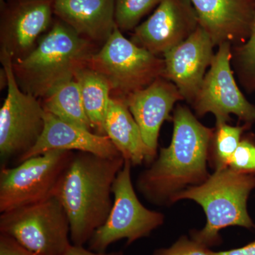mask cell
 <instances>
[{
    "label": "cell",
    "mask_w": 255,
    "mask_h": 255,
    "mask_svg": "<svg viewBox=\"0 0 255 255\" xmlns=\"http://www.w3.org/2000/svg\"><path fill=\"white\" fill-rule=\"evenodd\" d=\"M172 120L170 144L160 149L137 179L139 192L157 206L171 205L178 193L200 185L211 176L207 164L214 129L203 125L184 106H177Z\"/></svg>",
    "instance_id": "obj_1"
},
{
    "label": "cell",
    "mask_w": 255,
    "mask_h": 255,
    "mask_svg": "<svg viewBox=\"0 0 255 255\" xmlns=\"http://www.w3.org/2000/svg\"><path fill=\"white\" fill-rule=\"evenodd\" d=\"M124 163L122 155L111 158L74 152L55 193L68 215L73 246L88 243L107 221L113 206L114 181Z\"/></svg>",
    "instance_id": "obj_2"
},
{
    "label": "cell",
    "mask_w": 255,
    "mask_h": 255,
    "mask_svg": "<svg viewBox=\"0 0 255 255\" xmlns=\"http://www.w3.org/2000/svg\"><path fill=\"white\" fill-rule=\"evenodd\" d=\"M95 52L94 43L59 20L27 55L13 60V71L23 92L43 100L61 84L74 80Z\"/></svg>",
    "instance_id": "obj_3"
},
{
    "label": "cell",
    "mask_w": 255,
    "mask_h": 255,
    "mask_svg": "<svg viewBox=\"0 0 255 255\" xmlns=\"http://www.w3.org/2000/svg\"><path fill=\"white\" fill-rule=\"evenodd\" d=\"M255 188L254 174L239 173L226 167L215 170L200 185L178 193L172 204L189 199L203 208L206 216V226L201 230L191 231L190 237L210 248L221 244L220 231L224 228H255L248 211V198Z\"/></svg>",
    "instance_id": "obj_4"
},
{
    "label": "cell",
    "mask_w": 255,
    "mask_h": 255,
    "mask_svg": "<svg viewBox=\"0 0 255 255\" xmlns=\"http://www.w3.org/2000/svg\"><path fill=\"white\" fill-rule=\"evenodd\" d=\"M87 66L107 80L112 98L122 101L163 77L164 72V59L128 39L117 26Z\"/></svg>",
    "instance_id": "obj_5"
},
{
    "label": "cell",
    "mask_w": 255,
    "mask_h": 255,
    "mask_svg": "<svg viewBox=\"0 0 255 255\" xmlns=\"http://www.w3.org/2000/svg\"><path fill=\"white\" fill-rule=\"evenodd\" d=\"M0 233L38 255H66L73 246L68 216L56 196L1 213Z\"/></svg>",
    "instance_id": "obj_6"
},
{
    "label": "cell",
    "mask_w": 255,
    "mask_h": 255,
    "mask_svg": "<svg viewBox=\"0 0 255 255\" xmlns=\"http://www.w3.org/2000/svg\"><path fill=\"white\" fill-rule=\"evenodd\" d=\"M73 151L54 150L30 157L0 171V212L41 202L55 196Z\"/></svg>",
    "instance_id": "obj_7"
},
{
    "label": "cell",
    "mask_w": 255,
    "mask_h": 255,
    "mask_svg": "<svg viewBox=\"0 0 255 255\" xmlns=\"http://www.w3.org/2000/svg\"><path fill=\"white\" fill-rule=\"evenodd\" d=\"M7 78V94L0 110V156L2 160L20 158L33 147L45 127V110L39 99L18 86L11 55L1 50Z\"/></svg>",
    "instance_id": "obj_8"
},
{
    "label": "cell",
    "mask_w": 255,
    "mask_h": 255,
    "mask_svg": "<svg viewBox=\"0 0 255 255\" xmlns=\"http://www.w3.org/2000/svg\"><path fill=\"white\" fill-rule=\"evenodd\" d=\"M132 164L125 160L113 185L114 203L106 222L88 242L89 249L105 253L115 242L127 240V246L148 237L164 223V215L145 207L135 194L131 181Z\"/></svg>",
    "instance_id": "obj_9"
},
{
    "label": "cell",
    "mask_w": 255,
    "mask_h": 255,
    "mask_svg": "<svg viewBox=\"0 0 255 255\" xmlns=\"http://www.w3.org/2000/svg\"><path fill=\"white\" fill-rule=\"evenodd\" d=\"M231 43H221L196 98L191 103L199 117L214 114L216 125L231 121V114L246 124L255 122V106L248 102L238 87L232 68Z\"/></svg>",
    "instance_id": "obj_10"
},
{
    "label": "cell",
    "mask_w": 255,
    "mask_h": 255,
    "mask_svg": "<svg viewBox=\"0 0 255 255\" xmlns=\"http://www.w3.org/2000/svg\"><path fill=\"white\" fill-rule=\"evenodd\" d=\"M199 26L191 0H162L153 14L135 28L131 41L152 54H164Z\"/></svg>",
    "instance_id": "obj_11"
},
{
    "label": "cell",
    "mask_w": 255,
    "mask_h": 255,
    "mask_svg": "<svg viewBox=\"0 0 255 255\" xmlns=\"http://www.w3.org/2000/svg\"><path fill=\"white\" fill-rule=\"evenodd\" d=\"M215 44L201 26L182 43L164 53L163 78L177 87L184 100L192 103L214 59Z\"/></svg>",
    "instance_id": "obj_12"
},
{
    "label": "cell",
    "mask_w": 255,
    "mask_h": 255,
    "mask_svg": "<svg viewBox=\"0 0 255 255\" xmlns=\"http://www.w3.org/2000/svg\"><path fill=\"white\" fill-rule=\"evenodd\" d=\"M53 14V0H16L6 6L1 18V50L13 60L27 55L50 27Z\"/></svg>",
    "instance_id": "obj_13"
},
{
    "label": "cell",
    "mask_w": 255,
    "mask_h": 255,
    "mask_svg": "<svg viewBox=\"0 0 255 255\" xmlns=\"http://www.w3.org/2000/svg\"><path fill=\"white\" fill-rule=\"evenodd\" d=\"M184 100L177 87L161 77L123 101L140 128L152 163L156 158L161 127L171 119L174 106ZM150 163V164H151Z\"/></svg>",
    "instance_id": "obj_14"
},
{
    "label": "cell",
    "mask_w": 255,
    "mask_h": 255,
    "mask_svg": "<svg viewBox=\"0 0 255 255\" xmlns=\"http://www.w3.org/2000/svg\"><path fill=\"white\" fill-rule=\"evenodd\" d=\"M201 26L215 46L246 43L255 15V0H191Z\"/></svg>",
    "instance_id": "obj_15"
},
{
    "label": "cell",
    "mask_w": 255,
    "mask_h": 255,
    "mask_svg": "<svg viewBox=\"0 0 255 255\" xmlns=\"http://www.w3.org/2000/svg\"><path fill=\"white\" fill-rule=\"evenodd\" d=\"M54 150L90 152L111 158L122 155L107 135H98L45 112V127L41 137L18 162Z\"/></svg>",
    "instance_id": "obj_16"
},
{
    "label": "cell",
    "mask_w": 255,
    "mask_h": 255,
    "mask_svg": "<svg viewBox=\"0 0 255 255\" xmlns=\"http://www.w3.org/2000/svg\"><path fill=\"white\" fill-rule=\"evenodd\" d=\"M53 13L92 43L104 44L117 26L115 0H53Z\"/></svg>",
    "instance_id": "obj_17"
},
{
    "label": "cell",
    "mask_w": 255,
    "mask_h": 255,
    "mask_svg": "<svg viewBox=\"0 0 255 255\" xmlns=\"http://www.w3.org/2000/svg\"><path fill=\"white\" fill-rule=\"evenodd\" d=\"M107 136L132 165L150 164V155L140 128L123 101L111 98L105 122Z\"/></svg>",
    "instance_id": "obj_18"
},
{
    "label": "cell",
    "mask_w": 255,
    "mask_h": 255,
    "mask_svg": "<svg viewBox=\"0 0 255 255\" xmlns=\"http://www.w3.org/2000/svg\"><path fill=\"white\" fill-rule=\"evenodd\" d=\"M81 93L85 112L95 133L106 135L105 122L112 98L110 84L100 73L88 68L80 69L75 77Z\"/></svg>",
    "instance_id": "obj_19"
},
{
    "label": "cell",
    "mask_w": 255,
    "mask_h": 255,
    "mask_svg": "<svg viewBox=\"0 0 255 255\" xmlns=\"http://www.w3.org/2000/svg\"><path fill=\"white\" fill-rule=\"evenodd\" d=\"M43 100L42 105L45 112L93 131L84 107L80 87L75 79L61 84Z\"/></svg>",
    "instance_id": "obj_20"
},
{
    "label": "cell",
    "mask_w": 255,
    "mask_h": 255,
    "mask_svg": "<svg viewBox=\"0 0 255 255\" xmlns=\"http://www.w3.org/2000/svg\"><path fill=\"white\" fill-rule=\"evenodd\" d=\"M248 126L233 127L227 123L216 125L209 150V162L215 170L228 167Z\"/></svg>",
    "instance_id": "obj_21"
},
{
    "label": "cell",
    "mask_w": 255,
    "mask_h": 255,
    "mask_svg": "<svg viewBox=\"0 0 255 255\" xmlns=\"http://www.w3.org/2000/svg\"><path fill=\"white\" fill-rule=\"evenodd\" d=\"M162 0H115L116 25L121 31L135 29L145 15Z\"/></svg>",
    "instance_id": "obj_22"
},
{
    "label": "cell",
    "mask_w": 255,
    "mask_h": 255,
    "mask_svg": "<svg viewBox=\"0 0 255 255\" xmlns=\"http://www.w3.org/2000/svg\"><path fill=\"white\" fill-rule=\"evenodd\" d=\"M233 58L238 75L248 91L255 90V15L251 35L246 43L237 46Z\"/></svg>",
    "instance_id": "obj_23"
},
{
    "label": "cell",
    "mask_w": 255,
    "mask_h": 255,
    "mask_svg": "<svg viewBox=\"0 0 255 255\" xmlns=\"http://www.w3.org/2000/svg\"><path fill=\"white\" fill-rule=\"evenodd\" d=\"M228 167L239 173L255 175V142L253 140L242 139Z\"/></svg>",
    "instance_id": "obj_24"
},
{
    "label": "cell",
    "mask_w": 255,
    "mask_h": 255,
    "mask_svg": "<svg viewBox=\"0 0 255 255\" xmlns=\"http://www.w3.org/2000/svg\"><path fill=\"white\" fill-rule=\"evenodd\" d=\"M152 255H212V251L191 237L182 236L172 246L156 250Z\"/></svg>",
    "instance_id": "obj_25"
},
{
    "label": "cell",
    "mask_w": 255,
    "mask_h": 255,
    "mask_svg": "<svg viewBox=\"0 0 255 255\" xmlns=\"http://www.w3.org/2000/svg\"><path fill=\"white\" fill-rule=\"evenodd\" d=\"M0 255H38L21 246L14 238L0 233Z\"/></svg>",
    "instance_id": "obj_26"
},
{
    "label": "cell",
    "mask_w": 255,
    "mask_h": 255,
    "mask_svg": "<svg viewBox=\"0 0 255 255\" xmlns=\"http://www.w3.org/2000/svg\"><path fill=\"white\" fill-rule=\"evenodd\" d=\"M212 255H255V240L246 246L229 251L214 252Z\"/></svg>",
    "instance_id": "obj_27"
},
{
    "label": "cell",
    "mask_w": 255,
    "mask_h": 255,
    "mask_svg": "<svg viewBox=\"0 0 255 255\" xmlns=\"http://www.w3.org/2000/svg\"><path fill=\"white\" fill-rule=\"evenodd\" d=\"M66 255H123L122 252H114V253H97L90 249H86L84 246H72Z\"/></svg>",
    "instance_id": "obj_28"
}]
</instances>
